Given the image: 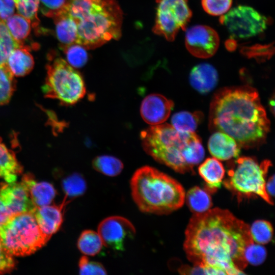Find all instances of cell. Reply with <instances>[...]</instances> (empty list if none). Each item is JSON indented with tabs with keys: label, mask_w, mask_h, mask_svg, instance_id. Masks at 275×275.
Listing matches in <instances>:
<instances>
[{
	"label": "cell",
	"mask_w": 275,
	"mask_h": 275,
	"mask_svg": "<svg viewBox=\"0 0 275 275\" xmlns=\"http://www.w3.org/2000/svg\"><path fill=\"white\" fill-rule=\"evenodd\" d=\"M183 249L193 265L219 274H245L244 252L254 242L250 226L226 209L194 213L185 232Z\"/></svg>",
	"instance_id": "cell-1"
},
{
	"label": "cell",
	"mask_w": 275,
	"mask_h": 275,
	"mask_svg": "<svg viewBox=\"0 0 275 275\" xmlns=\"http://www.w3.org/2000/svg\"><path fill=\"white\" fill-rule=\"evenodd\" d=\"M209 122L212 131L229 135L245 149L263 145L270 130L258 93L248 85L219 90L210 103Z\"/></svg>",
	"instance_id": "cell-2"
},
{
	"label": "cell",
	"mask_w": 275,
	"mask_h": 275,
	"mask_svg": "<svg viewBox=\"0 0 275 275\" xmlns=\"http://www.w3.org/2000/svg\"><path fill=\"white\" fill-rule=\"evenodd\" d=\"M141 139L148 154L180 173L194 174V167L204 157L201 140L195 132H180L167 123L144 130Z\"/></svg>",
	"instance_id": "cell-3"
},
{
	"label": "cell",
	"mask_w": 275,
	"mask_h": 275,
	"mask_svg": "<svg viewBox=\"0 0 275 275\" xmlns=\"http://www.w3.org/2000/svg\"><path fill=\"white\" fill-rule=\"evenodd\" d=\"M66 12L77 25L76 43L86 49L121 36L122 12L116 0H68Z\"/></svg>",
	"instance_id": "cell-4"
},
{
	"label": "cell",
	"mask_w": 275,
	"mask_h": 275,
	"mask_svg": "<svg viewBox=\"0 0 275 275\" xmlns=\"http://www.w3.org/2000/svg\"><path fill=\"white\" fill-rule=\"evenodd\" d=\"M132 199L143 212L169 214L181 208L185 193L177 180L157 169L144 166L135 171L130 181Z\"/></svg>",
	"instance_id": "cell-5"
},
{
	"label": "cell",
	"mask_w": 275,
	"mask_h": 275,
	"mask_svg": "<svg viewBox=\"0 0 275 275\" xmlns=\"http://www.w3.org/2000/svg\"><path fill=\"white\" fill-rule=\"evenodd\" d=\"M232 161L228 171V177L223 182L225 186L239 198L257 196L273 205V200L265 190V178L271 161L265 160L259 163L250 157H237Z\"/></svg>",
	"instance_id": "cell-6"
},
{
	"label": "cell",
	"mask_w": 275,
	"mask_h": 275,
	"mask_svg": "<svg viewBox=\"0 0 275 275\" xmlns=\"http://www.w3.org/2000/svg\"><path fill=\"white\" fill-rule=\"evenodd\" d=\"M48 240L40 230L33 212L15 214L0 227V242L12 256L30 255Z\"/></svg>",
	"instance_id": "cell-7"
},
{
	"label": "cell",
	"mask_w": 275,
	"mask_h": 275,
	"mask_svg": "<svg viewBox=\"0 0 275 275\" xmlns=\"http://www.w3.org/2000/svg\"><path fill=\"white\" fill-rule=\"evenodd\" d=\"M42 91L47 97L58 99L66 105L77 103L86 93L80 73L61 58L54 59L47 65Z\"/></svg>",
	"instance_id": "cell-8"
},
{
	"label": "cell",
	"mask_w": 275,
	"mask_h": 275,
	"mask_svg": "<svg viewBox=\"0 0 275 275\" xmlns=\"http://www.w3.org/2000/svg\"><path fill=\"white\" fill-rule=\"evenodd\" d=\"M157 7L153 31L173 41L180 30H185L192 12L187 0H156Z\"/></svg>",
	"instance_id": "cell-9"
},
{
	"label": "cell",
	"mask_w": 275,
	"mask_h": 275,
	"mask_svg": "<svg viewBox=\"0 0 275 275\" xmlns=\"http://www.w3.org/2000/svg\"><path fill=\"white\" fill-rule=\"evenodd\" d=\"M220 23L231 37L248 39L263 33L269 23V19L254 8L238 5L221 16Z\"/></svg>",
	"instance_id": "cell-10"
},
{
	"label": "cell",
	"mask_w": 275,
	"mask_h": 275,
	"mask_svg": "<svg viewBox=\"0 0 275 275\" xmlns=\"http://www.w3.org/2000/svg\"><path fill=\"white\" fill-rule=\"evenodd\" d=\"M97 232L104 246L115 251H123L127 241L134 237L135 229L128 219L121 216H111L103 219Z\"/></svg>",
	"instance_id": "cell-11"
},
{
	"label": "cell",
	"mask_w": 275,
	"mask_h": 275,
	"mask_svg": "<svg viewBox=\"0 0 275 275\" xmlns=\"http://www.w3.org/2000/svg\"><path fill=\"white\" fill-rule=\"evenodd\" d=\"M185 30V46L193 56L206 59L215 53L219 38L214 29L207 25H196Z\"/></svg>",
	"instance_id": "cell-12"
},
{
	"label": "cell",
	"mask_w": 275,
	"mask_h": 275,
	"mask_svg": "<svg viewBox=\"0 0 275 275\" xmlns=\"http://www.w3.org/2000/svg\"><path fill=\"white\" fill-rule=\"evenodd\" d=\"M0 198L11 216L33 212L36 208L27 187L22 181L3 184L0 188Z\"/></svg>",
	"instance_id": "cell-13"
},
{
	"label": "cell",
	"mask_w": 275,
	"mask_h": 275,
	"mask_svg": "<svg viewBox=\"0 0 275 275\" xmlns=\"http://www.w3.org/2000/svg\"><path fill=\"white\" fill-rule=\"evenodd\" d=\"M173 102L159 94H151L143 100L140 113L142 118L151 125L162 124L169 118Z\"/></svg>",
	"instance_id": "cell-14"
},
{
	"label": "cell",
	"mask_w": 275,
	"mask_h": 275,
	"mask_svg": "<svg viewBox=\"0 0 275 275\" xmlns=\"http://www.w3.org/2000/svg\"><path fill=\"white\" fill-rule=\"evenodd\" d=\"M68 202L65 197L59 205H47L37 207L33 213L39 227L49 240L61 227L63 221V209Z\"/></svg>",
	"instance_id": "cell-15"
},
{
	"label": "cell",
	"mask_w": 275,
	"mask_h": 275,
	"mask_svg": "<svg viewBox=\"0 0 275 275\" xmlns=\"http://www.w3.org/2000/svg\"><path fill=\"white\" fill-rule=\"evenodd\" d=\"M208 148L211 155L220 160L237 158L241 148L232 137L220 131H215L211 135Z\"/></svg>",
	"instance_id": "cell-16"
},
{
	"label": "cell",
	"mask_w": 275,
	"mask_h": 275,
	"mask_svg": "<svg viewBox=\"0 0 275 275\" xmlns=\"http://www.w3.org/2000/svg\"><path fill=\"white\" fill-rule=\"evenodd\" d=\"M218 79L216 69L207 63L196 65L189 74L190 85L201 94H206L212 91L216 86Z\"/></svg>",
	"instance_id": "cell-17"
},
{
	"label": "cell",
	"mask_w": 275,
	"mask_h": 275,
	"mask_svg": "<svg viewBox=\"0 0 275 275\" xmlns=\"http://www.w3.org/2000/svg\"><path fill=\"white\" fill-rule=\"evenodd\" d=\"M21 181L27 187L31 200L36 207L50 204L56 196L54 188L48 182H37L28 175H25Z\"/></svg>",
	"instance_id": "cell-18"
},
{
	"label": "cell",
	"mask_w": 275,
	"mask_h": 275,
	"mask_svg": "<svg viewBox=\"0 0 275 275\" xmlns=\"http://www.w3.org/2000/svg\"><path fill=\"white\" fill-rule=\"evenodd\" d=\"M200 175L206 183L208 191L214 193L222 184L225 175V169L218 159L208 158L199 167Z\"/></svg>",
	"instance_id": "cell-19"
},
{
	"label": "cell",
	"mask_w": 275,
	"mask_h": 275,
	"mask_svg": "<svg viewBox=\"0 0 275 275\" xmlns=\"http://www.w3.org/2000/svg\"><path fill=\"white\" fill-rule=\"evenodd\" d=\"M6 64L14 76H22L31 72L34 67V61L28 48L20 47L10 52Z\"/></svg>",
	"instance_id": "cell-20"
},
{
	"label": "cell",
	"mask_w": 275,
	"mask_h": 275,
	"mask_svg": "<svg viewBox=\"0 0 275 275\" xmlns=\"http://www.w3.org/2000/svg\"><path fill=\"white\" fill-rule=\"evenodd\" d=\"M53 19L61 48L76 43L77 29L74 20L66 11Z\"/></svg>",
	"instance_id": "cell-21"
},
{
	"label": "cell",
	"mask_w": 275,
	"mask_h": 275,
	"mask_svg": "<svg viewBox=\"0 0 275 275\" xmlns=\"http://www.w3.org/2000/svg\"><path fill=\"white\" fill-rule=\"evenodd\" d=\"M21 172L22 167L14 153L2 143L0 138V177L8 183L15 182Z\"/></svg>",
	"instance_id": "cell-22"
},
{
	"label": "cell",
	"mask_w": 275,
	"mask_h": 275,
	"mask_svg": "<svg viewBox=\"0 0 275 275\" xmlns=\"http://www.w3.org/2000/svg\"><path fill=\"white\" fill-rule=\"evenodd\" d=\"M13 38L19 47L24 46V42L31 32V21L19 13L13 14L5 21Z\"/></svg>",
	"instance_id": "cell-23"
},
{
	"label": "cell",
	"mask_w": 275,
	"mask_h": 275,
	"mask_svg": "<svg viewBox=\"0 0 275 275\" xmlns=\"http://www.w3.org/2000/svg\"><path fill=\"white\" fill-rule=\"evenodd\" d=\"M185 200L194 213L204 212L210 209L212 206L209 194L198 186H194L188 190L185 194Z\"/></svg>",
	"instance_id": "cell-24"
},
{
	"label": "cell",
	"mask_w": 275,
	"mask_h": 275,
	"mask_svg": "<svg viewBox=\"0 0 275 275\" xmlns=\"http://www.w3.org/2000/svg\"><path fill=\"white\" fill-rule=\"evenodd\" d=\"M77 246L79 251L84 255L94 256L100 252L104 245L98 232L86 230L80 234Z\"/></svg>",
	"instance_id": "cell-25"
},
{
	"label": "cell",
	"mask_w": 275,
	"mask_h": 275,
	"mask_svg": "<svg viewBox=\"0 0 275 275\" xmlns=\"http://www.w3.org/2000/svg\"><path fill=\"white\" fill-rule=\"evenodd\" d=\"M203 117V115L200 112L191 113L182 111L173 115L171 123L172 126L178 131L194 132Z\"/></svg>",
	"instance_id": "cell-26"
},
{
	"label": "cell",
	"mask_w": 275,
	"mask_h": 275,
	"mask_svg": "<svg viewBox=\"0 0 275 275\" xmlns=\"http://www.w3.org/2000/svg\"><path fill=\"white\" fill-rule=\"evenodd\" d=\"M93 168L98 172L109 177L119 175L123 169V163L118 158L108 155L95 157L92 161Z\"/></svg>",
	"instance_id": "cell-27"
},
{
	"label": "cell",
	"mask_w": 275,
	"mask_h": 275,
	"mask_svg": "<svg viewBox=\"0 0 275 275\" xmlns=\"http://www.w3.org/2000/svg\"><path fill=\"white\" fill-rule=\"evenodd\" d=\"M87 185L85 178L78 173H74L67 177L62 184L66 198H74L82 195L87 190Z\"/></svg>",
	"instance_id": "cell-28"
},
{
	"label": "cell",
	"mask_w": 275,
	"mask_h": 275,
	"mask_svg": "<svg viewBox=\"0 0 275 275\" xmlns=\"http://www.w3.org/2000/svg\"><path fill=\"white\" fill-rule=\"evenodd\" d=\"M250 232L254 242L265 244L271 241L273 236V228L270 222L265 220H257L250 227Z\"/></svg>",
	"instance_id": "cell-29"
},
{
	"label": "cell",
	"mask_w": 275,
	"mask_h": 275,
	"mask_svg": "<svg viewBox=\"0 0 275 275\" xmlns=\"http://www.w3.org/2000/svg\"><path fill=\"white\" fill-rule=\"evenodd\" d=\"M14 75L7 64L0 65V105L7 103L14 91Z\"/></svg>",
	"instance_id": "cell-30"
},
{
	"label": "cell",
	"mask_w": 275,
	"mask_h": 275,
	"mask_svg": "<svg viewBox=\"0 0 275 275\" xmlns=\"http://www.w3.org/2000/svg\"><path fill=\"white\" fill-rule=\"evenodd\" d=\"M68 64L74 68H81L88 60V54L82 46L74 43L62 48Z\"/></svg>",
	"instance_id": "cell-31"
},
{
	"label": "cell",
	"mask_w": 275,
	"mask_h": 275,
	"mask_svg": "<svg viewBox=\"0 0 275 275\" xmlns=\"http://www.w3.org/2000/svg\"><path fill=\"white\" fill-rule=\"evenodd\" d=\"M39 1L15 0V8L18 13L29 19L33 28L37 27L39 24L37 16Z\"/></svg>",
	"instance_id": "cell-32"
},
{
	"label": "cell",
	"mask_w": 275,
	"mask_h": 275,
	"mask_svg": "<svg viewBox=\"0 0 275 275\" xmlns=\"http://www.w3.org/2000/svg\"><path fill=\"white\" fill-rule=\"evenodd\" d=\"M68 0H40L42 13L52 18L66 11Z\"/></svg>",
	"instance_id": "cell-33"
},
{
	"label": "cell",
	"mask_w": 275,
	"mask_h": 275,
	"mask_svg": "<svg viewBox=\"0 0 275 275\" xmlns=\"http://www.w3.org/2000/svg\"><path fill=\"white\" fill-rule=\"evenodd\" d=\"M79 273L81 275H105L107 271L100 262L90 260L87 256H83L78 262Z\"/></svg>",
	"instance_id": "cell-34"
},
{
	"label": "cell",
	"mask_w": 275,
	"mask_h": 275,
	"mask_svg": "<svg viewBox=\"0 0 275 275\" xmlns=\"http://www.w3.org/2000/svg\"><path fill=\"white\" fill-rule=\"evenodd\" d=\"M204 11L213 16H222L226 13L232 5V0H202Z\"/></svg>",
	"instance_id": "cell-35"
},
{
	"label": "cell",
	"mask_w": 275,
	"mask_h": 275,
	"mask_svg": "<svg viewBox=\"0 0 275 275\" xmlns=\"http://www.w3.org/2000/svg\"><path fill=\"white\" fill-rule=\"evenodd\" d=\"M273 50L274 48L271 44L265 45L257 44L243 47L241 49V52L248 58H253L258 61H263L270 58L273 53Z\"/></svg>",
	"instance_id": "cell-36"
},
{
	"label": "cell",
	"mask_w": 275,
	"mask_h": 275,
	"mask_svg": "<svg viewBox=\"0 0 275 275\" xmlns=\"http://www.w3.org/2000/svg\"><path fill=\"white\" fill-rule=\"evenodd\" d=\"M267 256L264 247L254 242L249 245L245 249L244 257L248 263L253 265H259L264 262Z\"/></svg>",
	"instance_id": "cell-37"
},
{
	"label": "cell",
	"mask_w": 275,
	"mask_h": 275,
	"mask_svg": "<svg viewBox=\"0 0 275 275\" xmlns=\"http://www.w3.org/2000/svg\"><path fill=\"white\" fill-rule=\"evenodd\" d=\"M19 47L11 35L5 21L0 18V49L7 56L15 48Z\"/></svg>",
	"instance_id": "cell-38"
},
{
	"label": "cell",
	"mask_w": 275,
	"mask_h": 275,
	"mask_svg": "<svg viewBox=\"0 0 275 275\" xmlns=\"http://www.w3.org/2000/svg\"><path fill=\"white\" fill-rule=\"evenodd\" d=\"M12 256L0 242V272L10 271L14 267L15 262Z\"/></svg>",
	"instance_id": "cell-39"
},
{
	"label": "cell",
	"mask_w": 275,
	"mask_h": 275,
	"mask_svg": "<svg viewBox=\"0 0 275 275\" xmlns=\"http://www.w3.org/2000/svg\"><path fill=\"white\" fill-rule=\"evenodd\" d=\"M178 271L181 274H219L215 270L195 265L193 266L184 265L179 269Z\"/></svg>",
	"instance_id": "cell-40"
},
{
	"label": "cell",
	"mask_w": 275,
	"mask_h": 275,
	"mask_svg": "<svg viewBox=\"0 0 275 275\" xmlns=\"http://www.w3.org/2000/svg\"><path fill=\"white\" fill-rule=\"evenodd\" d=\"M15 9V0H0V18L5 21L14 14Z\"/></svg>",
	"instance_id": "cell-41"
},
{
	"label": "cell",
	"mask_w": 275,
	"mask_h": 275,
	"mask_svg": "<svg viewBox=\"0 0 275 275\" xmlns=\"http://www.w3.org/2000/svg\"><path fill=\"white\" fill-rule=\"evenodd\" d=\"M12 216L0 198V227Z\"/></svg>",
	"instance_id": "cell-42"
},
{
	"label": "cell",
	"mask_w": 275,
	"mask_h": 275,
	"mask_svg": "<svg viewBox=\"0 0 275 275\" xmlns=\"http://www.w3.org/2000/svg\"><path fill=\"white\" fill-rule=\"evenodd\" d=\"M265 190L266 191L272 200L274 196V175H273L266 181L265 184Z\"/></svg>",
	"instance_id": "cell-43"
},
{
	"label": "cell",
	"mask_w": 275,
	"mask_h": 275,
	"mask_svg": "<svg viewBox=\"0 0 275 275\" xmlns=\"http://www.w3.org/2000/svg\"><path fill=\"white\" fill-rule=\"evenodd\" d=\"M8 57L0 49V65L6 64Z\"/></svg>",
	"instance_id": "cell-44"
},
{
	"label": "cell",
	"mask_w": 275,
	"mask_h": 275,
	"mask_svg": "<svg viewBox=\"0 0 275 275\" xmlns=\"http://www.w3.org/2000/svg\"><path fill=\"white\" fill-rule=\"evenodd\" d=\"M269 104L270 105V108L272 109V113H274V100L273 97L272 99L270 100Z\"/></svg>",
	"instance_id": "cell-45"
}]
</instances>
